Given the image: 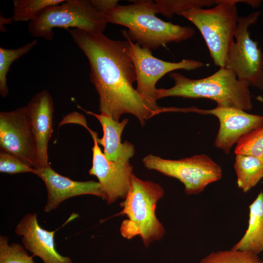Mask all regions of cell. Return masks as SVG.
<instances>
[{
    "mask_svg": "<svg viewBox=\"0 0 263 263\" xmlns=\"http://www.w3.org/2000/svg\"><path fill=\"white\" fill-rule=\"evenodd\" d=\"M67 30L88 59L100 113L116 121L123 114H132L143 126L146 120L162 113L144 101L133 87L136 75L128 39L113 40L103 33L76 28Z\"/></svg>",
    "mask_w": 263,
    "mask_h": 263,
    "instance_id": "cell-1",
    "label": "cell"
},
{
    "mask_svg": "<svg viewBox=\"0 0 263 263\" xmlns=\"http://www.w3.org/2000/svg\"><path fill=\"white\" fill-rule=\"evenodd\" d=\"M133 3L116 7L106 15L108 23L126 27L122 34L142 47L155 50L168 43L180 42L192 38L194 29L164 21L156 16L158 13L155 1L131 0Z\"/></svg>",
    "mask_w": 263,
    "mask_h": 263,
    "instance_id": "cell-2",
    "label": "cell"
},
{
    "mask_svg": "<svg viewBox=\"0 0 263 263\" xmlns=\"http://www.w3.org/2000/svg\"><path fill=\"white\" fill-rule=\"evenodd\" d=\"M169 76L174 83L169 88L156 89L155 98L169 96L206 98L215 101L217 106L250 111L253 107L249 85L239 80L235 74L225 67L201 79H191L172 72Z\"/></svg>",
    "mask_w": 263,
    "mask_h": 263,
    "instance_id": "cell-3",
    "label": "cell"
},
{
    "mask_svg": "<svg viewBox=\"0 0 263 263\" xmlns=\"http://www.w3.org/2000/svg\"><path fill=\"white\" fill-rule=\"evenodd\" d=\"M164 194V189L159 184L132 174L129 191L120 204L122 209L119 213L127 218L120 225L122 237L132 239L139 236L146 247L163 237L165 228L155 211Z\"/></svg>",
    "mask_w": 263,
    "mask_h": 263,
    "instance_id": "cell-4",
    "label": "cell"
},
{
    "mask_svg": "<svg viewBox=\"0 0 263 263\" xmlns=\"http://www.w3.org/2000/svg\"><path fill=\"white\" fill-rule=\"evenodd\" d=\"M245 2L253 7L261 0H220L210 9L192 8L177 15L191 22L200 31L214 64L225 67L228 50L234 40L239 17L236 3Z\"/></svg>",
    "mask_w": 263,
    "mask_h": 263,
    "instance_id": "cell-5",
    "label": "cell"
},
{
    "mask_svg": "<svg viewBox=\"0 0 263 263\" xmlns=\"http://www.w3.org/2000/svg\"><path fill=\"white\" fill-rule=\"evenodd\" d=\"M108 23L106 15L97 12L91 0H68L50 6L28 24L34 37L50 41L55 28H76L91 33H103Z\"/></svg>",
    "mask_w": 263,
    "mask_h": 263,
    "instance_id": "cell-6",
    "label": "cell"
},
{
    "mask_svg": "<svg viewBox=\"0 0 263 263\" xmlns=\"http://www.w3.org/2000/svg\"><path fill=\"white\" fill-rule=\"evenodd\" d=\"M145 168L176 178L183 184L187 195H197L209 184L222 177L221 167L205 154L193 155L179 160L162 158L149 154L143 158Z\"/></svg>",
    "mask_w": 263,
    "mask_h": 263,
    "instance_id": "cell-7",
    "label": "cell"
},
{
    "mask_svg": "<svg viewBox=\"0 0 263 263\" xmlns=\"http://www.w3.org/2000/svg\"><path fill=\"white\" fill-rule=\"evenodd\" d=\"M260 15V12L256 11L239 17L225 68L233 72L239 80L263 90V53L258 42L251 39L248 30L257 22Z\"/></svg>",
    "mask_w": 263,
    "mask_h": 263,
    "instance_id": "cell-8",
    "label": "cell"
},
{
    "mask_svg": "<svg viewBox=\"0 0 263 263\" xmlns=\"http://www.w3.org/2000/svg\"><path fill=\"white\" fill-rule=\"evenodd\" d=\"M130 43V54L136 75V91L141 97L154 109L162 113L171 112V107H162L156 103L155 94L157 82L164 75L176 70L188 71L203 67L200 61L184 59L178 62L164 61L154 57L150 50L142 47L123 34Z\"/></svg>",
    "mask_w": 263,
    "mask_h": 263,
    "instance_id": "cell-9",
    "label": "cell"
},
{
    "mask_svg": "<svg viewBox=\"0 0 263 263\" xmlns=\"http://www.w3.org/2000/svg\"><path fill=\"white\" fill-rule=\"evenodd\" d=\"M0 148L38 169L37 151L27 105L0 112Z\"/></svg>",
    "mask_w": 263,
    "mask_h": 263,
    "instance_id": "cell-10",
    "label": "cell"
},
{
    "mask_svg": "<svg viewBox=\"0 0 263 263\" xmlns=\"http://www.w3.org/2000/svg\"><path fill=\"white\" fill-rule=\"evenodd\" d=\"M94 142L92 166L89 170L91 175L96 176L104 195V200L111 204L118 199H124L129 191L133 167L129 160L120 159L109 161L97 142V133L90 128Z\"/></svg>",
    "mask_w": 263,
    "mask_h": 263,
    "instance_id": "cell-11",
    "label": "cell"
},
{
    "mask_svg": "<svg viewBox=\"0 0 263 263\" xmlns=\"http://www.w3.org/2000/svg\"><path fill=\"white\" fill-rule=\"evenodd\" d=\"M195 113L217 117L220 127L214 145L226 154L242 136L263 127V115L250 114L237 108L217 106L212 109L202 110L196 107Z\"/></svg>",
    "mask_w": 263,
    "mask_h": 263,
    "instance_id": "cell-12",
    "label": "cell"
},
{
    "mask_svg": "<svg viewBox=\"0 0 263 263\" xmlns=\"http://www.w3.org/2000/svg\"><path fill=\"white\" fill-rule=\"evenodd\" d=\"M57 229L48 231L42 228L37 214L28 213L18 223L15 232L21 236L24 248L33 256L39 257L44 263H72L70 257L61 255L56 249L54 236Z\"/></svg>",
    "mask_w": 263,
    "mask_h": 263,
    "instance_id": "cell-13",
    "label": "cell"
},
{
    "mask_svg": "<svg viewBox=\"0 0 263 263\" xmlns=\"http://www.w3.org/2000/svg\"><path fill=\"white\" fill-rule=\"evenodd\" d=\"M36 175L44 182L47 191V201L44 211L56 209L64 201L82 195H93L104 200V195L98 182L76 181L56 172L50 166L37 169Z\"/></svg>",
    "mask_w": 263,
    "mask_h": 263,
    "instance_id": "cell-14",
    "label": "cell"
},
{
    "mask_svg": "<svg viewBox=\"0 0 263 263\" xmlns=\"http://www.w3.org/2000/svg\"><path fill=\"white\" fill-rule=\"evenodd\" d=\"M27 106L36 141L39 169L50 166L48 148L53 132V100L50 93L43 90L33 96Z\"/></svg>",
    "mask_w": 263,
    "mask_h": 263,
    "instance_id": "cell-15",
    "label": "cell"
},
{
    "mask_svg": "<svg viewBox=\"0 0 263 263\" xmlns=\"http://www.w3.org/2000/svg\"><path fill=\"white\" fill-rule=\"evenodd\" d=\"M78 107L99 121L103 134L102 138H97V141L103 147V153L109 161L129 160L133 156L135 149L133 144L128 141L121 142V135L128 123V118H124L120 122L116 121L108 115L86 111L79 106Z\"/></svg>",
    "mask_w": 263,
    "mask_h": 263,
    "instance_id": "cell-16",
    "label": "cell"
},
{
    "mask_svg": "<svg viewBox=\"0 0 263 263\" xmlns=\"http://www.w3.org/2000/svg\"><path fill=\"white\" fill-rule=\"evenodd\" d=\"M247 228L242 238L231 248L249 251L257 255L263 251V191L249 206Z\"/></svg>",
    "mask_w": 263,
    "mask_h": 263,
    "instance_id": "cell-17",
    "label": "cell"
},
{
    "mask_svg": "<svg viewBox=\"0 0 263 263\" xmlns=\"http://www.w3.org/2000/svg\"><path fill=\"white\" fill-rule=\"evenodd\" d=\"M239 188L246 193L263 178V162L254 156L236 154L234 165Z\"/></svg>",
    "mask_w": 263,
    "mask_h": 263,
    "instance_id": "cell-18",
    "label": "cell"
},
{
    "mask_svg": "<svg viewBox=\"0 0 263 263\" xmlns=\"http://www.w3.org/2000/svg\"><path fill=\"white\" fill-rule=\"evenodd\" d=\"M64 0H14L13 21H32L47 8L63 2Z\"/></svg>",
    "mask_w": 263,
    "mask_h": 263,
    "instance_id": "cell-19",
    "label": "cell"
},
{
    "mask_svg": "<svg viewBox=\"0 0 263 263\" xmlns=\"http://www.w3.org/2000/svg\"><path fill=\"white\" fill-rule=\"evenodd\" d=\"M38 43L35 39L16 49L0 47V94L2 97L7 96L9 90L7 84V75L11 64L17 59L28 53Z\"/></svg>",
    "mask_w": 263,
    "mask_h": 263,
    "instance_id": "cell-20",
    "label": "cell"
},
{
    "mask_svg": "<svg viewBox=\"0 0 263 263\" xmlns=\"http://www.w3.org/2000/svg\"><path fill=\"white\" fill-rule=\"evenodd\" d=\"M199 263H263V260L252 252L231 248L210 253Z\"/></svg>",
    "mask_w": 263,
    "mask_h": 263,
    "instance_id": "cell-21",
    "label": "cell"
},
{
    "mask_svg": "<svg viewBox=\"0 0 263 263\" xmlns=\"http://www.w3.org/2000/svg\"><path fill=\"white\" fill-rule=\"evenodd\" d=\"M158 13L168 19L192 8H202L218 3L220 0H155Z\"/></svg>",
    "mask_w": 263,
    "mask_h": 263,
    "instance_id": "cell-22",
    "label": "cell"
},
{
    "mask_svg": "<svg viewBox=\"0 0 263 263\" xmlns=\"http://www.w3.org/2000/svg\"><path fill=\"white\" fill-rule=\"evenodd\" d=\"M235 153L251 155L263 162V127L242 136L237 143Z\"/></svg>",
    "mask_w": 263,
    "mask_h": 263,
    "instance_id": "cell-23",
    "label": "cell"
},
{
    "mask_svg": "<svg viewBox=\"0 0 263 263\" xmlns=\"http://www.w3.org/2000/svg\"><path fill=\"white\" fill-rule=\"evenodd\" d=\"M33 255L18 243L8 244V238L0 236V263H35Z\"/></svg>",
    "mask_w": 263,
    "mask_h": 263,
    "instance_id": "cell-24",
    "label": "cell"
},
{
    "mask_svg": "<svg viewBox=\"0 0 263 263\" xmlns=\"http://www.w3.org/2000/svg\"><path fill=\"white\" fill-rule=\"evenodd\" d=\"M37 171V169L28 166L16 156L0 150V172L10 174L31 172L36 174Z\"/></svg>",
    "mask_w": 263,
    "mask_h": 263,
    "instance_id": "cell-25",
    "label": "cell"
},
{
    "mask_svg": "<svg viewBox=\"0 0 263 263\" xmlns=\"http://www.w3.org/2000/svg\"><path fill=\"white\" fill-rule=\"evenodd\" d=\"M118 2L117 0H91L95 10L106 16L118 6Z\"/></svg>",
    "mask_w": 263,
    "mask_h": 263,
    "instance_id": "cell-26",
    "label": "cell"
}]
</instances>
